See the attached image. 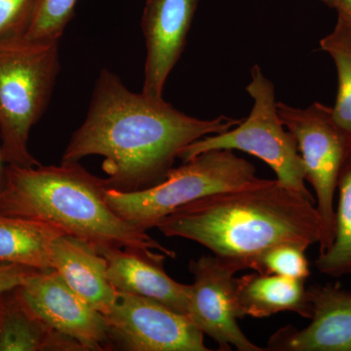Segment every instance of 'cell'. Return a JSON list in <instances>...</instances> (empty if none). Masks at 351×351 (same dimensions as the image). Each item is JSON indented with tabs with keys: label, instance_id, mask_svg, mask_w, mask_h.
Wrapping results in <instances>:
<instances>
[{
	"label": "cell",
	"instance_id": "6da1fadb",
	"mask_svg": "<svg viewBox=\"0 0 351 351\" xmlns=\"http://www.w3.org/2000/svg\"><path fill=\"white\" fill-rule=\"evenodd\" d=\"M242 120L189 117L164 98L134 93L115 73L101 69L86 119L71 136L61 162L103 156L108 188L143 191L166 179L184 147L230 130Z\"/></svg>",
	"mask_w": 351,
	"mask_h": 351
},
{
	"label": "cell",
	"instance_id": "7a4b0ae2",
	"mask_svg": "<svg viewBox=\"0 0 351 351\" xmlns=\"http://www.w3.org/2000/svg\"><path fill=\"white\" fill-rule=\"evenodd\" d=\"M315 200L277 180L208 195L175 210L157 223L167 237L195 241L217 257L256 270L277 245L306 249L319 243L322 221Z\"/></svg>",
	"mask_w": 351,
	"mask_h": 351
},
{
	"label": "cell",
	"instance_id": "3957f363",
	"mask_svg": "<svg viewBox=\"0 0 351 351\" xmlns=\"http://www.w3.org/2000/svg\"><path fill=\"white\" fill-rule=\"evenodd\" d=\"M108 189L106 179L92 175L78 162L7 165L5 184L0 189V214L56 226L99 254L119 248L174 258V251L108 207Z\"/></svg>",
	"mask_w": 351,
	"mask_h": 351
},
{
	"label": "cell",
	"instance_id": "277c9868",
	"mask_svg": "<svg viewBox=\"0 0 351 351\" xmlns=\"http://www.w3.org/2000/svg\"><path fill=\"white\" fill-rule=\"evenodd\" d=\"M59 69V41H0V147L8 165H40L29 152V134L47 108Z\"/></svg>",
	"mask_w": 351,
	"mask_h": 351
},
{
	"label": "cell",
	"instance_id": "5b68a950",
	"mask_svg": "<svg viewBox=\"0 0 351 351\" xmlns=\"http://www.w3.org/2000/svg\"><path fill=\"white\" fill-rule=\"evenodd\" d=\"M256 168L232 149H212L172 168L160 184L133 193L108 189L106 200L117 216L147 232L168 215L189 203L215 193L262 182Z\"/></svg>",
	"mask_w": 351,
	"mask_h": 351
},
{
	"label": "cell",
	"instance_id": "8992f818",
	"mask_svg": "<svg viewBox=\"0 0 351 351\" xmlns=\"http://www.w3.org/2000/svg\"><path fill=\"white\" fill-rule=\"evenodd\" d=\"M246 91L254 100L250 115L230 130L191 143L182 149L179 158L186 162L212 149L246 152L267 163L279 184L314 200L304 184L306 169L297 142L279 119L276 88L258 64L251 69Z\"/></svg>",
	"mask_w": 351,
	"mask_h": 351
},
{
	"label": "cell",
	"instance_id": "52a82bcc",
	"mask_svg": "<svg viewBox=\"0 0 351 351\" xmlns=\"http://www.w3.org/2000/svg\"><path fill=\"white\" fill-rule=\"evenodd\" d=\"M277 112L294 136L306 169V181L315 191L316 208L322 221L319 254L323 253L334 240L335 193L351 140L332 119V108L317 101L306 108L277 101Z\"/></svg>",
	"mask_w": 351,
	"mask_h": 351
},
{
	"label": "cell",
	"instance_id": "ba28073f",
	"mask_svg": "<svg viewBox=\"0 0 351 351\" xmlns=\"http://www.w3.org/2000/svg\"><path fill=\"white\" fill-rule=\"evenodd\" d=\"M104 316L112 350L210 351L188 315L144 295L117 291L114 306Z\"/></svg>",
	"mask_w": 351,
	"mask_h": 351
},
{
	"label": "cell",
	"instance_id": "9c48e42d",
	"mask_svg": "<svg viewBox=\"0 0 351 351\" xmlns=\"http://www.w3.org/2000/svg\"><path fill=\"white\" fill-rule=\"evenodd\" d=\"M189 271L193 283L189 285L188 314L189 319L204 335L213 339L219 350L263 351L252 343L237 324V277L244 270L239 263L217 256H203L191 261Z\"/></svg>",
	"mask_w": 351,
	"mask_h": 351
},
{
	"label": "cell",
	"instance_id": "30bf717a",
	"mask_svg": "<svg viewBox=\"0 0 351 351\" xmlns=\"http://www.w3.org/2000/svg\"><path fill=\"white\" fill-rule=\"evenodd\" d=\"M12 292L34 315L85 350H112L105 316L76 294L56 270H38Z\"/></svg>",
	"mask_w": 351,
	"mask_h": 351
},
{
	"label": "cell",
	"instance_id": "8fae6325",
	"mask_svg": "<svg viewBox=\"0 0 351 351\" xmlns=\"http://www.w3.org/2000/svg\"><path fill=\"white\" fill-rule=\"evenodd\" d=\"M200 0H147L142 16L145 40L143 93L163 98L168 76L186 47Z\"/></svg>",
	"mask_w": 351,
	"mask_h": 351
},
{
	"label": "cell",
	"instance_id": "7c38bea8",
	"mask_svg": "<svg viewBox=\"0 0 351 351\" xmlns=\"http://www.w3.org/2000/svg\"><path fill=\"white\" fill-rule=\"evenodd\" d=\"M311 323L285 326L270 337L267 350L351 351V292L336 285L307 288Z\"/></svg>",
	"mask_w": 351,
	"mask_h": 351
},
{
	"label": "cell",
	"instance_id": "4fadbf2b",
	"mask_svg": "<svg viewBox=\"0 0 351 351\" xmlns=\"http://www.w3.org/2000/svg\"><path fill=\"white\" fill-rule=\"evenodd\" d=\"M100 255L107 261L108 278L115 290L144 295L188 314L189 285L177 282L166 274L163 263L167 256L119 248Z\"/></svg>",
	"mask_w": 351,
	"mask_h": 351
},
{
	"label": "cell",
	"instance_id": "5bb4252c",
	"mask_svg": "<svg viewBox=\"0 0 351 351\" xmlns=\"http://www.w3.org/2000/svg\"><path fill=\"white\" fill-rule=\"evenodd\" d=\"M50 262L52 269L90 306L103 315L112 311L117 291L108 280L103 256L80 240L62 234L51 244Z\"/></svg>",
	"mask_w": 351,
	"mask_h": 351
},
{
	"label": "cell",
	"instance_id": "9a60e30c",
	"mask_svg": "<svg viewBox=\"0 0 351 351\" xmlns=\"http://www.w3.org/2000/svg\"><path fill=\"white\" fill-rule=\"evenodd\" d=\"M304 281L258 272L237 278L239 317L265 318L291 311L311 319V304Z\"/></svg>",
	"mask_w": 351,
	"mask_h": 351
},
{
	"label": "cell",
	"instance_id": "2e32d148",
	"mask_svg": "<svg viewBox=\"0 0 351 351\" xmlns=\"http://www.w3.org/2000/svg\"><path fill=\"white\" fill-rule=\"evenodd\" d=\"M0 351H86L34 315L13 294H0Z\"/></svg>",
	"mask_w": 351,
	"mask_h": 351
},
{
	"label": "cell",
	"instance_id": "e0dca14e",
	"mask_svg": "<svg viewBox=\"0 0 351 351\" xmlns=\"http://www.w3.org/2000/svg\"><path fill=\"white\" fill-rule=\"evenodd\" d=\"M62 234L64 233L49 223L0 214V263L52 269L51 244Z\"/></svg>",
	"mask_w": 351,
	"mask_h": 351
},
{
	"label": "cell",
	"instance_id": "ac0fdd59",
	"mask_svg": "<svg viewBox=\"0 0 351 351\" xmlns=\"http://www.w3.org/2000/svg\"><path fill=\"white\" fill-rule=\"evenodd\" d=\"M337 189L339 203L334 240L315 261L319 272L332 277L351 274V145L341 165Z\"/></svg>",
	"mask_w": 351,
	"mask_h": 351
},
{
	"label": "cell",
	"instance_id": "d6986e66",
	"mask_svg": "<svg viewBox=\"0 0 351 351\" xmlns=\"http://www.w3.org/2000/svg\"><path fill=\"white\" fill-rule=\"evenodd\" d=\"M321 50L332 57L338 75V92L332 115L351 140V31L338 19L331 34L320 40Z\"/></svg>",
	"mask_w": 351,
	"mask_h": 351
},
{
	"label": "cell",
	"instance_id": "ffe728a7",
	"mask_svg": "<svg viewBox=\"0 0 351 351\" xmlns=\"http://www.w3.org/2000/svg\"><path fill=\"white\" fill-rule=\"evenodd\" d=\"M77 0H38L25 38L36 41H60L73 19Z\"/></svg>",
	"mask_w": 351,
	"mask_h": 351
},
{
	"label": "cell",
	"instance_id": "44dd1931",
	"mask_svg": "<svg viewBox=\"0 0 351 351\" xmlns=\"http://www.w3.org/2000/svg\"><path fill=\"white\" fill-rule=\"evenodd\" d=\"M306 249L285 243L269 249L258 260L256 271L306 280L311 276Z\"/></svg>",
	"mask_w": 351,
	"mask_h": 351
},
{
	"label": "cell",
	"instance_id": "7402d4cb",
	"mask_svg": "<svg viewBox=\"0 0 351 351\" xmlns=\"http://www.w3.org/2000/svg\"><path fill=\"white\" fill-rule=\"evenodd\" d=\"M38 0H0V41L24 38Z\"/></svg>",
	"mask_w": 351,
	"mask_h": 351
},
{
	"label": "cell",
	"instance_id": "603a6c76",
	"mask_svg": "<svg viewBox=\"0 0 351 351\" xmlns=\"http://www.w3.org/2000/svg\"><path fill=\"white\" fill-rule=\"evenodd\" d=\"M38 270L15 263H0V294L22 285Z\"/></svg>",
	"mask_w": 351,
	"mask_h": 351
},
{
	"label": "cell",
	"instance_id": "cb8c5ba5",
	"mask_svg": "<svg viewBox=\"0 0 351 351\" xmlns=\"http://www.w3.org/2000/svg\"><path fill=\"white\" fill-rule=\"evenodd\" d=\"M338 13V19L343 21L351 31V0H320Z\"/></svg>",
	"mask_w": 351,
	"mask_h": 351
},
{
	"label": "cell",
	"instance_id": "d4e9b609",
	"mask_svg": "<svg viewBox=\"0 0 351 351\" xmlns=\"http://www.w3.org/2000/svg\"><path fill=\"white\" fill-rule=\"evenodd\" d=\"M7 165H8V164L6 163L5 159H4L1 147H0V189H1L2 186L5 184Z\"/></svg>",
	"mask_w": 351,
	"mask_h": 351
}]
</instances>
